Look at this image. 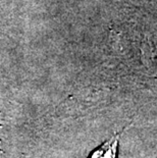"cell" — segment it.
Returning a JSON list of instances; mask_svg holds the SVG:
<instances>
[{
  "mask_svg": "<svg viewBox=\"0 0 157 158\" xmlns=\"http://www.w3.org/2000/svg\"><path fill=\"white\" fill-rule=\"evenodd\" d=\"M121 134H116L108 141L103 143L95 151H93L89 158H116L118 157V142Z\"/></svg>",
  "mask_w": 157,
  "mask_h": 158,
  "instance_id": "1",
  "label": "cell"
}]
</instances>
